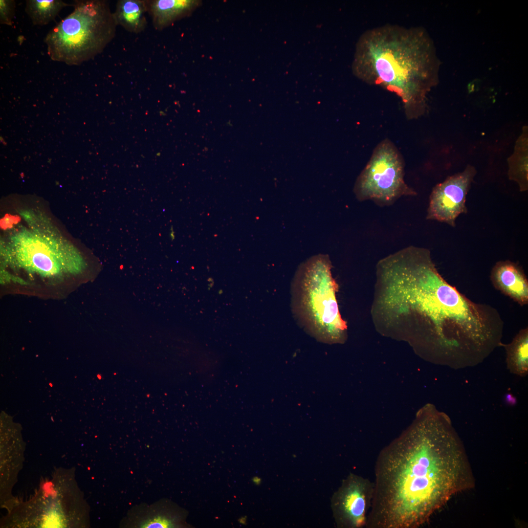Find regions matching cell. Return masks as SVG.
I'll list each match as a JSON object with an SVG mask.
<instances>
[{
  "label": "cell",
  "instance_id": "1",
  "mask_svg": "<svg viewBox=\"0 0 528 528\" xmlns=\"http://www.w3.org/2000/svg\"><path fill=\"white\" fill-rule=\"evenodd\" d=\"M423 412L379 452L368 528H418L453 496L475 486L467 455L449 417L433 410Z\"/></svg>",
  "mask_w": 528,
  "mask_h": 528
},
{
  "label": "cell",
  "instance_id": "2",
  "mask_svg": "<svg viewBox=\"0 0 528 528\" xmlns=\"http://www.w3.org/2000/svg\"><path fill=\"white\" fill-rule=\"evenodd\" d=\"M394 325L407 319L420 350L453 369L476 366L501 347L504 322L492 306L475 303L438 271L430 251L418 248L388 278L384 295Z\"/></svg>",
  "mask_w": 528,
  "mask_h": 528
},
{
  "label": "cell",
  "instance_id": "3",
  "mask_svg": "<svg viewBox=\"0 0 528 528\" xmlns=\"http://www.w3.org/2000/svg\"><path fill=\"white\" fill-rule=\"evenodd\" d=\"M439 66L425 30L387 24L361 35L352 70L365 82L395 93L406 116L414 118L425 110L427 93L438 81Z\"/></svg>",
  "mask_w": 528,
  "mask_h": 528
},
{
  "label": "cell",
  "instance_id": "4",
  "mask_svg": "<svg viewBox=\"0 0 528 528\" xmlns=\"http://www.w3.org/2000/svg\"><path fill=\"white\" fill-rule=\"evenodd\" d=\"M331 262L319 254L299 266L292 285V306L297 319L310 334L325 343L343 340L347 326L340 314Z\"/></svg>",
  "mask_w": 528,
  "mask_h": 528
},
{
  "label": "cell",
  "instance_id": "5",
  "mask_svg": "<svg viewBox=\"0 0 528 528\" xmlns=\"http://www.w3.org/2000/svg\"><path fill=\"white\" fill-rule=\"evenodd\" d=\"M73 6V11L44 39L51 59L69 66L101 53L114 37L117 25L106 0H77Z\"/></svg>",
  "mask_w": 528,
  "mask_h": 528
},
{
  "label": "cell",
  "instance_id": "6",
  "mask_svg": "<svg viewBox=\"0 0 528 528\" xmlns=\"http://www.w3.org/2000/svg\"><path fill=\"white\" fill-rule=\"evenodd\" d=\"M58 242L41 233L26 230L13 236L2 254L11 267L48 280L80 274L87 269L86 261L77 250Z\"/></svg>",
  "mask_w": 528,
  "mask_h": 528
},
{
  "label": "cell",
  "instance_id": "7",
  "mask_svg": "<svg viewBox=\"0 0 528 528\" xmlns=\"http://www.w3.org/2000/svg\"><path fill=\"white\" fill-rule=\"evenodd\" d=\"M404 168L396 148L389 141H383L375 149L356 180L354 188L356 198L389 205L403 196L416 195L404 181Z\"/></svg>",
  "mask_w": 528,
  "mask_h": 528
},
{
  "label": "cell",
  "instance_id": "8",
  "mask_svg": "<svg viewBox=\"0 0 528 528\" xmlns=\"http://www.w3.org/2000/svg\"><path fill=\"white\" fill-rule=\"evenodd\" d=\"M374 483L350 473L343 480L331 499L336 526L340 528L366 527L374 494Z\"/></svg>",
  "mask_w": 528,
  "mask_h": 528
},
{
  "label": "cell",
  "instance_id": "9",
  "mask_svg": "<svg viewBox=\"0 0 528 528\" xmlns=\"http://www.w3.org/2000/svg\"><path fill=\"white\" fill-rule=\"evenodd\" d=\"M476 174L475 167L468 165L462 172L437 184L430 196L427 219L455 227L458 216L467 211L466 196Z\"/></svg>",
  "mask_w": 528,
  "mask_h": 528
},
{
  "label": "cell",
  "instance_id": "10",
  "mask_svg": "<svg viewBox=\"0 0 528 528\" xmlns=\"http://www.w3.org/2000/svg\"><path fill=\"white\" fill-rule=\"evenodd\" d=\"M494 288L521 306L528 304V280L522 267L509 260L495 263L490 272Z\"/></svg>",
  "mask_w": 528,
  "mask_h": 528
},
{
  "label": "cell",
  "instance_id": "11",
  "mask_svg": "<svg viewBox=\"0 0 528 528\" xmlns=\"http://www.w3.org/2000/svg\"><path fill=\"white\" fill-rule=\"evenodd\" d=\"M147 12L154 28L161 30L176 21L187 16L197 6L194 0H146Z\"/></svg>",
  "mask_w": 528,
  "mask_h": 528
},
{
  "label": "cell",
  "instance_id": "12",
  "mask_svg": "<svg viewBox=\"0 0 528 528\" xmlns=\"http://www.w3.org/2000/svg\"><path fill=\"white\" fill-rule=\"evenodd\" d=\"M146 12V0H120L117 2L113 15L117 25L129 32L139 33L147 25Z\"/></svg>",
  "mask_w": 528,
  "mask_h": 528
},
{
  "label": "cell",
  "instance_id": "13",
  "mask_svg": "<svg viewBox=\"0 0 528 528\" xmlns=\"http://www.w3.org/2000/svg\"><path fill=\"white\" fill-rule=\"evenodd\" d=\"M506 352V363L509 372L524 377L528 373V328L522 329L508 344L502 343Z\"/></svg>",
  "mask_w": 528,
  "mask_h": 528
},
{
  "label": "cell",
  "instance_id": "14",
  "mask_svg": "<svg viewBox=\"0 0 528 528\" xmlns=\"http://www.w3.org/2000/svg\"><path fill=\"white\" fill-rule=\"evenodd\" d=\"M527 130V127L523 128V133L516 143L514 152L508 160V177L518 184L521 192L526 191L528 189Z\"/></svg>",
  "mask_w": 528,
  "mask_h": 528
},
{
  "label": "cell",
  "instance_id": "15",
  "mask_svg": "<svg viewBox=\"0 0 528 528\" xmlns=\"http://www.w3.org/2000/svg\"><path fill=\"white\" fill-rule=\"evenodd\" d=\"M68 5L61 0H26L25 11L34 25H44L54 20Z\"/></svg>",
  "mask_w": 528,
  "mask_h": 528
},
{
  "label": "cell",
  "instance_id": "16",
  "mask_svg": "<svg viewBox=\"0 0 528 528\" xmlns=\"http://www.w3.org/2000/svg\"><path fill=\"white\" fill-rule=\"evenodd\" d=\"M15 11L14 0H0V22L11 26Z\"/></svg>",
  "mask_w": 528,
  "mask_h": 528
},
{
  "label": "cell",
  "instance_id": "17",
  "mask_svg": "<svg viewBox=\"0 0 528 528\" xmlns=\"http://www.w3.org/2000/svg\"><path fill=\"white\" fill-rule=\"evenodd\" d=\"M172 526L171 523L168 520L161 518H155L146 523L143 528H166Z\"/></svg>",
  "mask_w": 528,
  "mask_h": 528
},
{
  "label": "cell",
  "instance_id": "18",
  "mask_svg": "<svg viewBox=\"0 0 528 528\" xmlns=\"http://www.w3.org/2000/svg\"><path fill=\"white\" fill-rule=\"evenodd\" d=\"M238 521L241 524L245 525L246 523V517L245 516L242 517L239 519Z\"/></svg>",
  "mask_w": 528,
  "mask_h": 528
},
{
  "label": "cell",
  "instance_id": "19",
  "mask_svg": "<svg viewBox=\"0 0 528 528\" xmlns=\"http://www.w3.org/2000/svg\"><path fill=\"white\" fill-rule=\"evenodd\" d=\"M253 481L256 484H259L260 482V479L257 477L253 478Z\"/></svg>",
  "mask_w": 528,
  "mask_h": 528
}]
</instances>
